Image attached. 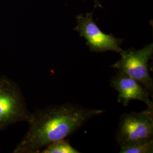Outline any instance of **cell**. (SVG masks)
Segmentation results:
<instances>
[{"instance_id":"52a82bcc","label":"cell","mask_w":153,"mask_h":153,"mask_svg":"<svg viewBox=\"0 0 153 153\" xmlns=\"http://www.w3.org/2000/svg\"><path fill=\"white\" fill-rule=\"evenodd\" d=\"M40 153H78L79 152L73 148L68 140H60L45 146Z\"/></svg>"},{"instance_id":"8992f818","label":"cell","mask_w":153,"mask_h":153,"mask_svg":"<svg viewBox=\"0 0 153 153\" xmlns=\"http://www.w3.org/2000/svg\"><path fill=\"white\" fill-rule=\"evenodd\" d=\"M111 85L119 94L117 101L124 106H128L131 100L141 101L148 107H153V102L150 99V93L135 79L123 74L120 72L113 76L111 80Z\"/></svg>"},{"instance_id":"ba28073f","label":"cell","mask_w":153,"mask_h":153,"mask_svg":"<svg viewBox=\"0 0 153 153\" xmlns=\"http://www.w3.org/2000/svg\"><path fill=\"white\" fill-rule=\"evenodd\" d=\"M153 152V140L131 146L120 147V153H151Z\"/></svg>"},{"instance_id":"5b68a950","label":"cell","mask_w":153,"mask_h":153,"mask_svg":"<svg viewBox=\"0 0 153 153\" xmlns=\"http://www.w3.org/2000/svg\"><path fill=\"white\" fill-rule=\"evenodd\" d=\"M94 11L76 16V25L74 30L86 40V44L91 52H105L113 51L120 53L123 40L117 38L112 34L103 33L93 19Z\"/></svg>"},{"instance_id":"7a4b0ae2","label":"cell","mask_w":153,"mask_h":153,"mask_svg":"<svg viewBox=\"0 0 153 153\" xmlns=\"http://www.w3.org/2000/svg\"><path fill=\"white\" fill-rule=\"evenodd\" d=\"M116 140L120 147L149 142L153 140V107L139 112L121 116Z\"/></svg>"},{"instance_id":"3957f363","label":"cell","mask_w":153,"mask_h":153,"mask_svg":"<svg viewBox=\"0 0 153 153\" xmlns=\"http://www.w3.org/2000/svg\"><path fill=\"white\" fill-rule=\"evenodd\" d=\"M31 115L18 86L9 78L1 76L0 131L19 121L28 122Z\"/></svg>"},{"instance_id":"277c9868","label":"cell","mask_w":153,"mask_h":153,"mask_svg":"<svg viewBox=\"0 0 153 153\" xmlns=\"http://www.w3.org/2000/svg\"><path fill=\"white\" fill-rule=\"evenodd\" d=\"M119 54L120 59L111 67L137 81L152 95L153 81L149 71L148 62L153 56V43L147 44L138 50L134 48L123 49Z\"/></svg>"},{"instance_id":"9c48e42d","label":"cell","mask_w":153,"mask_h":153,"mask_svg":"<svg viewBox=\"0 0 153 153\" xmlns=\"http://www.w3.org/2000/svg\"><path fill=\"white\" fill-rule=\"evenodd\" d=\"M94 3V7H102V6L101 4L99 2L98 0H93Z\"/></svg>"},{"instance_id":"6da1fadb","label":"cell","mask_w":153,"mask_h":153,"mask_svg":"<svg viewBox=\"0 0 153 153\" xmlns=\"http://www.w3.org/2000/svg\"><path fill=\"white\" fill-rule=\"evenodd\" d=\"M103 109L85 108L66 103L51 106L31 114L26 134L14 150V153H38L52 142L65 139L79 129Z\"/></svg>"}]
</instances>
